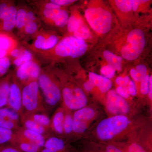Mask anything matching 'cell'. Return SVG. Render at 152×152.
Returning a JSON list of instances; mask_svg holds the SVG:
<instances>
[{
	"label": "cell",
	"instance_id": "16",
	"mask_svg": "<svg viewBox=\"0 0 152 152\" xmlns=\"http://www.w3.org/2000/svg\"><path fill=\"white\" fill-rule=\"evenodd\" d=\"M20 124L21 126L41 134L47 138L52 136L48 130L31 119L24 113L20 117Z\"/></svg>",
	"mask_w": 152,
	"mask_h": 152
},
{
	"label": "cell",
	"instance_id": "11",
	"mask_svg": "<svg viewBox=\"0 0 152 152\" xmlns=\"http://www.w3.org/2000/svg\"><path fill=\"white\" fill-rule=\"evenodd\" d=\"M107 108L111 113L116 115L127 113L130 110L129 106L125 99L114 90H111L108 94Z\"/></svg>",
	"mask_w": 152,
	"mask_h": 152
},
{
	"label": "cell",
	"instance_id": "9",
	"mask_svg": "<svg viewBox=\"0 0 152 152\" xmlns=\"http://www.w3.org/2000/svg\"><path fill=\"white\" fill-rule=\"evenodd\" d=\"M7 106L17 112L20 117L23 113L21 83L16 77L11 79L8 102Z\"/></svg>",
	"mask_w": 152,
	"mask_h": 152
},
{
	"label": "cell",
	"instance_id": "21",
	"mask_svg": "<svg viewBox=\"0 0 152 152\" xmlns=\"http://www.w3.org/2000/svg\"><path fill=\"white\" fill-rule=\"evenodd\" d=\"M82 152H123L121 149L115 145L110 144L105 146H91L85 147Z\"/></svg>",
	"mask_w": 152,
	"mask_h": 152
},
{
	"label": "cell",
	"instance_id": "23",
	"mask_svg": "<svg viewBox=\"0 0 152 152\" xmlns=\"http://www.w3.org/2000/svg\"><path fill=\"white\" fill-rule=\"evenodd\" d=\"M13 40L5 33L0 32V49L9 53L14 48Z\"/></svg>",
	"mask_w": 152,
	"mask_h": 152
},
{
	"label": "cell",
	"instance_id": "34",
	"mask_svg": "<svg viewBox=\"0 0 152 152\" xmlns=\"http://www.w3.org/2000/svg\"><path fill=\"white\" fill-rule=\"evenodd\" d=\"M115 3L121 11L125 12H129L132 10V1L131 0H117Z\"/></svg>",
	"mask_w": 152,
	"mask_h": 152
},
{
	"label": "cell",
	"instance_id": "30",
	"mask_svg": "<svg viewBox=\"0 0 152 152\" xmlns=\"http://www.w3.org/2000/svg\"><path fill=\"white\" fill-rule=\"evenodd\" d=\"M20 124L14 122L11 120L8 119L0 116V127L7 129L15 132L20 126Z\"/></svg>",
	"mask_w": 152,
	"mask_h": 152
},
{
	"label": "cell",
	"instance_id": "26",
	"mask_svg": "<svg viewBox=\"0 0 152 152\" xmlns=\"http://www.w3.org/2000/svg\"><path fill=\"white\" fill-rule=\"evenodd\" d=\"M33 60V55L31 52L27 50H22L20 54L13 61L14 65L17 68L23 64Z\"/></svg>",
	"mask_w": 152,
	"mask_h": 152
},
{
	"label": "cell",
	"instance_id": "28",
	"mask_svg": "<svg viewBox=\"0 0 152 152\" xmlns=\"http://www.w3.org/2000/svg\"><path fill=\"white\" fill-rule=\"evenodd\" d=\"M73 33L75 37L83 40L88 39L90 36L89 30L83 22L74 31Z\"/></svg>",
	"mask_w": 152,
	"mask_h": 152
},
{
	"label": "cell",
	"instance_id": "5",
	"mask_svg": "<svg viewBox=\"0 0 152 152\" xmlns=\"http://www.w3.org/2000/svg\"><path fill=\"white\" fill-rule=\"evenodd\" d=\"M127 41L126 45L121 50L122 56L129 61L136 59L141 53L145 45L143 32L139 29L133 30L128 34Z\"/></svg>",
	"mask_w": 152,
	"mask_h": 152
},
{
	"label": "cell",
	"instance_id": "38",
	"mask_svg": "<svg viewBox=\"0 0 152 152\" xmlns=\"http://www.w3.org/2000/svg\"><path fill=\"white\" fill-rule=\"evenodd\" d=\"M150 77L149 75H147L140 81V91L142 94L146 95L148 93Z\"/></svg>",
	"mask_w": 152,
	"mask_h": 152
},
{
	"label": "cell",
	"instance_id": "12",
	"mask_svg": "<svg viewBox=\"0 0 152 152\" xmlns=\"http://www.w3.org/2000/svg\"><path fill=\"white\" fill-rule=\"evenodd\" d=\"M40 152H74L64 140L56 136L47 138Z\"/></svg>",
	"mask_w": 152,
	"mask_h": 152
},
{
	"label": "cell",
	"instance_id": "3",
	"mask_svg": "<svg viewBox=\"0 0 152 152\" xmlns=\"http://www.w3.org/2000/svg\"><path fill=\"white\" fill-rule=\"evenodd\" d=\"M130 123L124 115H116L103 120L96 128L97 134L102 140H112L126 129Z\"/></svg>",
	"mask_w": 152,
	"mask_h": 152
},
{
	"label": "cell",
	"instance_id": "27",
	"mask_svg": "<svg viewBox=\"0 0 152 152\" xmlns=\"http://www.w3.org/2000/svg\"><path fill=\"white\" fill-rule=\"evenodd\" d=\"M69 18L67 12L61 9L53 19V21L56 26L60 27H63L67 24Z\"/></svg>",
	"mask_w": 152,
	"mask_h": 152
},
{
	"label": "cell",
	"instance_id": "44",
	"mask_svg": "<svg viewBox=\"0 0 152 152\" xmlns=\"http://www.w3.org/2000/svg\"><path fill=\"white\" fill-rule=\"evenodd\" d=\"M10 5L7 2L3 1L0 3V22L2 20L5 15Z\"/></svg>",
	"mask_w": 152,
	"mask_h": 152
},
{
	"label": "cell",
	"instance_id": "45",
	"mask_svg": "<svg viewBox=\"0 0 152 152\" xmlns=\"http://www.w3.org/2000/svg\"><path fill=\"white\" fill-rule=\"evenodd\" d=\"M116 93L124 99H127L129 97L127 87L119 86L117 88Z\"/></svg>",
	"mask_w": 152,
	"mask_h": 152
},
{
	"label": "cell",
	"instance_id": "32",
	"mask_svg": "<svg viewBox=\"0 0 152 152\" xmlns=\"http://www.w3.org/2000/svg\"><path fill=\"white\" fill-rule=\"evenodd\" d=\"M58 40V37L53 35L49 36L48 37H46L44 46L41 50H48L53 49L57 45Z\"/></svg>",
	"mask_w": 152,
	"mask_h": 152
},
{
	"label": "cell",
	"instance_id": "29",
	"mask_svg": "<svg viewBox=\"0 0 152 152\" xmlns=\"http://www.w3.org/2000/svg\"><path fill=\"white\" fill-rule=\"evenodd\" d=\"M27 22V11L23 9H20L17 11L16 27L19 29L24 27Z\"/></svg>",
	"mask_w": 152,
	"mask_h": 152
},
{
	"label": "cell",
	"instance_id": "39",
	"mask_svg": "<svg viewBox=\"0 0 152 152\" xmlns=\"http://www.w3.org/2000/svg\"><path fill=\"white\" fill-rule=\"evenodd\" d=\"M127 152H149L142 146L137 143L134 142L128 146Z\"/></svg>",
	"mask_w": 152,
	"mask_h": 152
},
{
	"label": "cell",
	"instance_id": "31",
	"mask_svg": "<svg viewBox=\"0 0 152 152\" xmlns=\"http://www.w3.org/2000/svg\"><path fill=\"white\" fill-rule=\"evenodd\" d=\"M14 132L0 127V145L10 143L12 139Z\"/></svg>",
	"mask_w": 152,
	"mask_h": 152
},
{
	"label": "cell",
	"instance_id": "41",
	"mask_svg": "<svg viewBox=\"0 0 152 152\" xmlns=\"http://www.w3.org/2000/svg\"><path fill=\"white\" fill-rule=\"evenodd\" d=\"M61 9H45L43 11V15L45 18L53 20Z\"/></svg>",
	"mask_w": 152,
	"mask_h": 152
},
{
	"label": "cell",
	"instance_id": "24",
	"mask_svg": "<svg viewBox=\"0 0 152 152\" xmlns=\"http://www.w3.org/2000/svg\"><path fill=\"white\" fill-rule=\"evenodd\" d=\"M0 116L20 124V116L17 112L9 107L0 108Z\"/></svg>",
	"mask_w": 152,
	"mask_h": 152
},
{
	"label": "cell",
	"instance_id": "10",
	"mask_svg": "<svg viewBox=\"0 0 152 152\" xmlns=\"http://www.w3.org/2000/svg\"><path fill=\"white\" fill-rule=\"evenodd\" d=\"M41 72L39 66L32 60L18 68L15 77L21 84L24 85L31 81H37Z\"/></svg>",
	"mask_w": 152,
	"mask_h": 152
},
{
	"label": "cell",
	"instance_id": "8",
	"mask_svg": "<svg viewBox=\"0 0 152 152\" xmlns=\"http://www.w3.org/2000/svg\"><path fill=\"white\" fill-rule=\"evenodd\" d=\"M95 115V111L90 107H84L76 110L73 114L72 133L77 134L84 133Z\"/></svg>",
	"mask_w": 152,
	"mask_h": 152
},
{
	"label": "cell",
	"instance_id": "35",
	"mask_svg": "<svg viewBox=\"0 0 152 152\" xmlns=\"http://www.w3.org/2000/svg\"><path fill=\"white\" fill-rule=\"evenodd\" d=\"M82 20L79 18L71 16L69 18L67 23L68 31L70 32H73L78 27V26L82 23Z\"/></svg>",
	"mask_w": 152,
	"mask_h": 152
},
{
	"label": "cell",
	"instance_id": "15",
	"mask_svg": "<svg viewBox=\"0 0 152 152\" xmlns=\"http://www.w3.org/2000/svg\"><path fill=\"white\" fill-rule=\"evenodd\" d=\"M10 143L22 152H40L41 149L14 132L12 139Z\"/></svg>",
	"mask_w": 152,
	"mask_h": 152
},
{
	"label": "cell",
	"instance_id": "4",
	"mask_svg": "<svg viewBox=\"0 0 152 152\" xmlns=\"http://www.w3.org/2000/svg\"><path fill=\"white\" fill-rule=\"evenodd\" d=\"M85 16L91 26L97 32L105 34L110 30L112 17L109 11L101 8H90L86 10Z\"/></svg>",
	"mask_w": 152,
	"mask_h": 152
},
{
	"label": "cell",
	"instance_id": "55",
	"mask_svg": "<svg viewBox=\"0 0 152 152\" xmlns=\"http://www.w3.org/2000/svg\"><path fill=\"white\" fill-rule=\"evenodd\" d=\"M149 97L151 100H152V77L150 76L149 80V87L148 91Z\"/></svg>",
	"mask_w": 152,
	"mask_h": 152
},
{
	"label": "cell",
	"instance_id": "25",
	"mask_svg": "<svg viewBox=\"0 0 152 152\" xmlns=\"http://www.w3.org/2000/svg\"><path fill=\"white\" fill-rule=\"evenodd\" d=\"M70 111L67 109L65 108L63 130L64 134L66 135H69L72 133L73 115L71 113Z\"/></svg>",
	"mask_w": 152,
	"mask_h": 152
},
{
	"label": "cell",
	"instance_id": "33",
	"mask_svg": "<svg viewBox=\"0 0 152 152\" xmlns=\"http://www.w3.org/2000/svg\"><path fill=\"white\" fill-rule=\"evenodd\" d=\"M11 60L7 56L0 58V79L7 72L11 66Z\"/></svg>",
	"mask_w": 152,
	"mask_h": 152
},
{
	"label": "cell",
	"instance_id": "20",
	"mask_svg": "<svg viewBox=\"0 0 152 152\" xmlns=\"http://www.w3.org/2000/svg\"><path fill=\"white\" fill-rule=\"evenodd\" d=\"M31 119L41 125L50 132L51 120L46 113H23Z\"/></svg>",
	"mask_w": 152,
	"mask_h": 152
},
{
	"label": "cell",
	"instance_id": "51",
	"mask_svg": "<svg viewBox=\"0 0 152 152\" xmlns=\"http://www.w3.org/2000/svg\"><path fill=\"white\" fill-rule=\"evenodd\" d=\"M146 1H138V0L132 1V9H133V10L136 11L137 10L140 4L145 2Z\"/></svg>",
	"mask_w": 152,
	"mask_h": 152
},
{
	"label": "cell",
	"instance_id": "19",
	"mask_svg": "<svg viewBox=\"0 0 152 152\" xmlns=\"http://www.w3.org/2000/svg\"><path fill=\"white\" fill-rule=\"evenodd\" d=\"M11 79L10 76L0 79V108L7 105Z\"/></svg>",
	"mask_w": 152,
	"mask_h": 152
},
{
	"label": "cell",
	"instance_id": "52",
	"mask_svg": "<svg viewBox=\"0 0 152 152\" xmlns=\"http://www.w3.org/2000/svg\"><path fill=\"white\" fill-rule=\"evenodd\" d=\"M36 17L35 14L32 11L27 12V22L34 21H35Z\"/></svg>",
	"mask_w": 152,
	"mask_h": 152
},
{
	"label": "cell",
	"instance_id": "48",
	"mask_svg": "<svg viewBox=\"0 0 152 152\" xmlns=\"http://www.w3.org/2000/svg\"><path fill=\"white\" fill-rule=\"evenodd\" d=\"M50 1L61 7V6L68 5L74 3V2L75 1H74V0H52V1Z\"/></svg>",
	"mask_w": 152,
	"mask_h": 152
},
{
	"label": "cell",
	"instance_id": "13",
	"mask_svg": "<svg viewBox=\"0 0 152 152\" xmlns=\"http://www.w3.org/2000/svg\"><path fill=\"white\" fill-rule=\"evenodd\" d=\"M15 132L27 140L35 144L41 149L44 146L47 138L46 137L41 134L25 129L21 126Z\"/></svg>",
	"mask_w": 152,
	"mask_h": 152
},
{
	"label": "cell",
	"instance_id": "6",
	"mask_svg": "<svg viewBox=\"0 0 152 152\" xmlns=\"http://www.w3.org/2000/svg\"><path fill=\"white\" fill-rule=\"evenodd\" d=\"M87 48L84 41L75 37H69L63 39L57 44L55 53L59 56L76 58L83 55Z\"/></svg>",
	"mask_w": 152,
	"mask_h": 152
},
{
	"label": "cell",
	"instance_id": "53",
	"mask_svg": "<svg viewBox=\"0 0 152 152\" xmlns=\"http://www.w3.org/2000/svg\"><path fill=\"white\" fill-rule=\"evenodd\" d=\"M130 75L132 78L136 81H140L139 80L138 76L137 73V71L135 69H132L130 71Z\"/></svg>",
	"mask_w": 152,
	"mask_h": 152
},
{
	"label": "cell",
	"instance_id": "2",
	"mask_svg": "<svg viewBox=\"0 0 152 152\" xmlns=\"http://www.w3.org/2000/svg\"><path fill=\"white\" fill-rule=\"evenodd\" d=\"M37 82L46 108L56 106L61 99V91L53 76L41 71Z\"/></svg>",
	"mask_w": 152,
	"mask_h": 152
},
{
	"label": "cell",
	"instance_id": "1",
	"mask_svg": "<svg viewBox=\"0 0 152 152\" xmlns=\"http://www.w3.org/2000/svg\"><path fill=\"white\" fill-rule=\"evenodd\" d=\"M22 104L24 113H47L37 81L28 82L22 87Z\"/></svg>",
	"mask_w": 152,
	"mask_h": 152
},
{
	"label": "cell",
	"instance_id": "40",
	"mask_svg": "<svg viewBox=\"0 0 152 152\" xmlns=\"http://www.w3.org/2000/svg\"><path fill=\"white\" fill-rule=\"evenodd\" d=\"M0 152H22L10 143L0 145Z\"/></svg>",
	"mask_w": 152,
	"mask_h": 152
},
{
	"label": "cell",
	"instance_id": "46",
	"mask_svg": "<svg viewBox=\"0 0 152 152\" xmlns=\"http://www.w3.org/2000/svg\"><path fill=\"white\" fill-rule=\"evenodd\" d=\"M130 81V80L129 76H126L124 77H118L116 80V83L119 86L126 87Z\"/></svg>",
	"mask_w": 152,
	"mask_h": 152
},
{
	"label": "cell",
	"instance_id": "17",
	"mask_svg": "<svg viewBox=\"0 0 152 152\" xmlns=\"http://www.w3.org/2000/svg\"><path fill=\"white\" fill-rule=\"evenodd\" d=\"M64 114L65 108H59L55 111L50 119V132H54L59 135L64 134L63 124Z\"/></svg>",
	"mask_w": 152,
	"mask_h": 152
},
{
	"label": "cell",
	"instance_id": "42",
	"mask_svg": "<svg viewBox=\"0 0 152 152\" xmlns=\"http://www.w3.org/2000/svg\"><path fill=\"white\" fill-rule=\"evenodd\" d=\"M137 73L140 81L147 75V69L146 66L144 65H139L137 66L135 69Z\"/></svg>",
	"mask_w": 152,
	"mask_h": 152
},
{
	"label": "cell",
	"instance_id": "14",
	"mask_svg": "<svg viewBox=\"0 0 152 152\" xmlns=\"http://www.w3.org/2000/svg\"><path fill=\"white\" fill-rule=\"evenodd\" d=\"M17 11L15 6H9L7 13L0 22V32H8L16 27Z\"/></svg>",
	"mask_w": 152,
	"mask_h": 152
},
{
	"label": "cell",
	"instance_id": "22",
	"mask_svg": "<svg viewBox=\"0 0 152 152\" xmlns=\"http://www.w3.org/2000/svg\"><path fill=\"white\" fill-rule=\"evenodd\" d=\"M105 58L109 63V65L111 66L115 70L120 71L121 69V62L122 58L118 56L111 52L106 50L104 52Z\"/></svg>",
	"mask_w": 152,
	"mask_h": 152
},
{
	"label": "cell",
	"instance_id": "43",
	"mask_svg": "<svg viewBox=\"0 0 152 152\" xmlns=\"http://www.w3.org/2000/svg\"><path fill=\"white\" fill-rule=\"evenodd\" d=\"M46 37L44 36L39 35L37 37L35 42H34V47L36 49L41 50L44 46L45 40Z\"/></svg>",
	"mask_w": 152,
	"mask_h": 152
},
{
	"label": "cell",
	"instance_id": "50",
	"mask_svg": "<svg viewBox=\"0 0 152 152\" xmlns=\"http://www.w3.org/2000/svg\"><path fill=\"white\" fill-rule=\"evenodd\" d=\"M22 50L18 48H13L10 52L11 57L15 59L20 54Z\"/></svg>",
	"mask_w": 152,
	"mask_h": 152
},
{
	"label": "cell",
	"instance_id": "54",
	"mask_svg": "<svg viewBox=\"0 0 152 152\" xmlns=\"http://www.w3.org/2000/svg\"><path fill=\"white\" fill-rule=\"evenodd\" d=\"M84 87L85 89L87 91H91L94 87L93 86L92 84L91 83V82L89 81L88 80L84 84Z\"/></svg>",
	"mask_w": 152,
	"mask_h": 152
},
{
	"label": "cell",
	"instance_id": "18",
	"mask_svg": "<svg viewBox=\"0 0 152 152\" xmlns=\"http://www.w3.org/2000/svg\"><path fill=\"white\" fill-rule=\"evenodd\" d=\"M88 81L91 83L93 86L97 87L102 93L107 92L112 86L111 81L110 79L91 72L89 73Z\"/></svg>",
	"mask_w": 152,
	"mask_h": 152
},
{
	"label": "cell",
	"instance_id": "36",
	"mask_svg": "<svg viewBox=\"0 0 152 152\" xmlns=\"http://www.w3.org/2000/svg\"><path fill=\"white\" fill-rule=\"evenodd\" d=\"M23 28L24 29L25 32L26 34L31 35L37 31L38 29V25L35 21L27 22Z\"/></svg>",
	"mask_w": 152,
	"mask_h": 152
},
{
	"label": "cell",
	"instance_id": "37",
	"mask_svg": "<svg viewBox=\"0 0 152 152\" xmlns=\"http://www.w3.org/2000/svg\"><path fill=\"white\" fill-rule=\"evenodd\" d=\"M101 72L103 77L110 79L114 77L115 72V69L108 65L103 67L101 69Z\"/></svg>",
	"mask_w": 152,
	"mask_h": 152
},
{
	"label": "cell",
	"instance_id": "7",
	"mask_svg": "<svg viewBox=\"0 0 152 152\" xmlns=\"http://www.w3.org/2000/svg\"><path fill=\"white\" fill-rule=\"evenodd\" d=\"M61 94L64 108L69 110H77L84 107L87 104L86 96L79 87L65 86Z\"/></svg>",
	"mask_w": 152,
	"mask_h": 152
},
{
	"label": "cell",
	"instance_id": "47",
	"mask_svg": "<svg viewBox=\"0 0 152 152\" xmlns=\"http://www.w3.org/2000/svg\"><path fill=\"white\" fill-rule=\"evenodd\" d=\"M127 88L130 95L132 96H136L137 94V90H136L135 84L134 81H130Z\"/></svg>",
	"mask_w": 152,
	"mask_h": 152
},
{
	"label": "cell",
	"instance_id": "49",
	"mask_svg": "<svg viewBox=\"0 0 152 152\" xmlns=\"http://www.w3.org/2000/svg\"><path fill=\"white\" fill-rule=\"evenodd\" d=\"M44 9H61V7L59 5L55 4L51 2H48L45 5Z\"/></svg>",
	"mask_w": 152,
	"mask_h": 152
}]
</instances>
